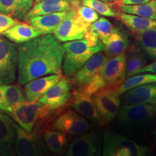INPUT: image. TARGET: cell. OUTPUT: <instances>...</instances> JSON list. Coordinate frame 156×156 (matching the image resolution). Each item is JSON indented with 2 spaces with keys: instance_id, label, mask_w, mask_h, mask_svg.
I'll use <instances>...</instances> for the list:
<instances>
[{
  "instance_id": "obj_11",
  "label": "cell",
  "mask_w": 156,
  "mask_h": 156,
  "mask_svg": "<svg viewBox=\"0 0 156 156\" xmlns=\"http://www.w3.org/2000/svg\"><path fill=\"white\" fill-rule=\"evenodd\" d=\"M53 129L73 136H79L90 129L88 121L78 113L69 110L62 113L52 123Z\"/></svg>"
},
{
  "instance_id": "obj_31",
  "label": "cell",
  "mask_w": 156,
  "mask_h": 156,
  "mask_svg": "<svg viewBox=\"0 0 156 156\" xmlns=\"http://www.w3.org/2000/svg\"><path fill=\"white\" fill-rule=\"evenodd\" d=\"M114 28L112 23L108 19L101 17L90 25L88 30L96 36L101 42H103L110 36Z\"/></svg>"
},
{
  "instance_id": "obj_7",
  "label": "cell",
  "mask_w": 156,
  "mask_h": 156,
  "mask_svg": "<svg viewBox=\"0 0 156 156\" xmlns=\"http://www.w3.org/2000/svg\"><path fill=\"white\" fill-rule=\"evenodd\" d=\"M17 65V48L8 39L0 36V85L14 83Z\"/></svg>"
},
{
  "instance_id": "obj_15",
  "label": "cell",
  "mask_w": 156,
  "mask_h": 156,
  "mask_svg": "<svg viewBox=\"0 0 156 156\" xmlns=\"http://www.w3.org/2000/svg\"><path fill=\"white\" fill-rule=\"evenodd\" d=\"M14 121L0 110V156H17Z\"/></svg>"
},
{
  "instance_id": "obj_28",
  "label": "cell",
  "mask_w": 156,
  "mask_h": 156,
  "mask_svg": "<svg viewBox=\"0 0 156 156\" xmlns=\"http://www.w3.org/2000/svg\"><path fill=\"white\" fill-rule=\"evenodd\" d=\"M0 90L2 93L7 105V111L6 112L26 101L25 93L19 85L11 84L0 85Z\"/></svg>"
},
{
  "instance_id": "obj_16",
  "label": "cell",
  "mask_w": 156,
  "mask_h": 156,
  "mask_svg": "<svg viewBox=\"0 0 156 156\" xmlns=\"http://www.w3.org/2000/svg\"><path fill=\"white\" fill-rule=\"evenodd\" d=\"M62 74L43 76L25 84L24 93L26 101H38L46 91L61 80Z\"/></svg>"
},
{
  "instance_id": "obj_8",
  "label": "cell",
  "mask_w": 156,
  "mask_h": 156,
  "mask_svg": "<svg viewBox=\"0 0 156 156\" xmlns=\"http://www.w3.org/2000/svg\"><path fill=\"white\" fill-rule=\"evenodd\" d=\"M17 156H44L46 146L38 132H28L14 122Z\"/></svg>"
},
{
  "instance_id": "obj_29",
  "label": "cell",
  "mask_w": 156,
  "mask_h": 156,
  "mask_svg": "<svg viewBox=\"0 0 156 156\" xmlns=\"http://www.w3.org/2000/svg\"><path fill=\"white\" fill-rule=\"evenodd\" d=\"M154 83H156V74H136L131 77H129L126 80H124L120 86H119L116 89V90L121 95L128 91L129 90L134 88V87L140 86V85Z\"/></svg>"
},
{
  "instance_id": "obj_14",
  "label": "cell",
  "mask_w": 156,
  "mask_h": 156,
  "mask_svg": "<svg viewBox=\"0 0 156 156\" xmlns=\"http://www.w3.org/2000/svg\"><path fill=\"white\" fill-rule=\"evenodd\" d=\"M110 58L105 52H98L93 55L84 65L73 75V83L80 90L85 87L91 80L100 72L107 60Z\"/></svg>"
},
{
  "instance_id": "obj_9",
  "label": "cell",
  "mask_w": 156,
  "mask_h": 156,
  "mask_svg": "<svg viewBox=\"0 0 156 156\" xmlns=\"http://www.w3.org/2000/svg\"><path fill=\"white\" fill-rule=\"evenodd\" d=\"M71 90V82L67 77H62L61 80L46 91L38 101L51 110L60 112L71 103L73 98Z\"/></svg>"
},
{
  "instance_id": "obj_33",
  "label": "cell",
  "mask_w": 156,
  "mask_h": 156,
  "mask_svg": "<svg viewBox=\"0 0 156 156\" xmlns=\"http://www.w3.org/2000/svg\"><path fill=\"white\" fill-rule=\"evenodd\" d=\"M105 87H106V83L101 76L99 75V74L98 73L85 87H83L80 90H78L81 91L82 93H85V94L92 96L97 92H98L99 90L105 88Z\"/></svg>"
},
{
  "instance_id": "obj_18",
  "label": "cell",
  "mask_w": 156,
  "mask_h": 156,
  "mask_svg": "<svg viewBox=\"0 0 156 156\" xmlns=\"http://www.w3.org/2000/svg\"><path fill=\"white\" fill-rule=\"evenodd\" d=\"M124 104L156 103V83L140 85L124 93Z\"/></svg>"
},
{
  "instance_id": "obj_21",
  "label": "cell",
  "mask_w": 156,
  "mask_h": 156,
  "mask_svg": "<svg viewBox=\"0 0 156 156\" xmlns=\"http://www.w3.org/2000/svg\"><path fill=\"white\" fill-rule=\"evenodd\" d=\"M7 39L16 44H24L41 36L42 34L33 25L27 23H18L2 34Z\"/></svg>"
},
{
  "instance_id": "obj_30",
  "label": "cell",
  "mask_w": 156,
  "mask_h": 156,
  "mask_svg": "<svg viewBox=\"0 0 156 156\" xmlns=\"http://www.w3.org/2000/svg\"><path fill=\"white\" fill-rule=\"evenodd\" d=\"M146 64L147 60L144 54L137 48H132L126 57V76L129 77L134 75L136 71L145 66Z\"/></svg>"
},
{
  "instance_id": "obj_37",
  "label": "cell",
  "mask_w": 156,
  "mask_h": 156,
  "mask_svg": "<svg viewBox=\"0 0 156 156\" xmlns=\"http://www.w3.org/2000/svg\"><path fill=\"white\" fill-rule=\"evenodd\" d=\"M151 0H119L115 2L114 5H136L147 3Z\"/></svg>"
},
{
  "instance_id": "obj_23",
  "label": "cell",
  "mask_w": 156,
  "mask_h": 156,
  "mask_svg": "<svg viewBox=\"0 0 156 156\" xmlns=\"http://www.w3.org/2000/svg\"><path fill=\"white\" fill-rule=\"evenodd\" d=\"M34 5V0H0V13L15 19H24Z\"/></svg>"
},
{
  "instance_id": "obj_2",
  "label": "cell",
  "mask_w": 156,
  "mask_h": 156,
  "mask_svg": "<svg viewBox=\"0 0 156 156\" xmlns=\"http://www.w3.org/2000/svg\"><path fill=\"white\" fill-rule=\"evenodd\" d=\"M62 45L64 54L62 69L67 77L73 76L91 56L103 51L102 42L89 30L83 39L66 42Z\"/></svg>"
},
{
  "instance_id": "obj_27",
  "label": "cell",
  "mask_w": 156,
  "mask_h": 156,
  "mask_svg": "<svg viewBox=\"0 0 156 156\" xmlns=\"http://www.w3.org/2000/svg\"><path fill=\"white\" fill-rule=\"evenodd\" d=\"M122 12L137 15L145 18L156 20V0H151L147 3L136 5H116Z\"/></svg>"
},
{
  "instance_id": "obj_34",
  "label": "cell",
  "mask_w": 156,
  "mask_h": 156,
  "mask_svg": "<svg viewBox=\"0 0 156 156\" xmlns=\"http://www.w3.org/2000/svg\"><path fill=\"white\" fill-rule=\"evenodd\" d=\"M76 14L83 22L90 25L99 18L98 14L92 8L81 5L76 9Z\"/></svg>"
},
{
  "instance_id": "obj_26",
  "label": "cell",
  "mask_w": 156,
  "mask_h": 156,
  "mask_svg": "<svg viewBox=\"0 0 156 156\" xmlns=\"http://www.w3.org/2000/svg\"><path fill=\"white\" fill-rule=\"evenodd\" d=\"M43 137L46 147H48L52 153L56 154H61L68 143L67 134L58 130H44L43 132Z\"/></svg>"
},
{
  "instance_id": "obj_19",
  "label": "cell",
  "mask_w": 156,
  "mask_h": 156,
  "mask_svg": "<svg viewBox=\"0 0 156 156\" xmlns=\"http://www.w3.org/2000/svg\"><path fill=\"white\" fill-rule=\"evenodd\" d=\"M69 12H58L48 15L32 17L27 20V21L35 28L40 31L42 35L51 34L64 17H66L68 15Z\"/></svg>"
},
{
  "instance_id": "obj_5",
  "label": "cell",
  "mask_w": 156,
  "mask_h": 156,
  "mask_svg": "<svg viewBox=\"0 0 156 156\" xmlns=\"http://www.w3.org/2000/svg\"><path fill=\"white\" fill-rule=\"evenodd\" d=\"M117 115L119 122L123 126L134 129L142 128L156 116V103L123 104Z\"/></svg>"
},
{
  "instance_id": "obj_10",
  "label": "cell",
  "mask_w": 156,
  "mask_h": 156,
  "mask_svg": "<svg viewBox=\"0 0 156 156\" xmlns=\"http://www.w3.org/2000/svg\"><path fill=\"white\" fill-rule=\"evenodd\" d=\"M90 25L83 22L76 14V9L69 12L60 23L53 34L60 42H69L80 40L85 37Z\"/></svg>"
},
{
  "instance_id": "obj_6",
  "label": "cell",
  "mask_w": 156,
  "mask_h": 156,
  "mask_svg": "<svg viewBox=\"0 0 156 156\" xmlns=\"http://www.w3.org/2000/svg\"><path fill=\"white\" fill-rule=\"evenodd\" d=\"M93 101L101 124H108L114 120L121 107L120 95L112 87H105L97 92L93 95Z\"/></svg>"
},
{
  "instance_id": "obj_25",
  "label": "cell",
  "mask_w": 156,
  "mask_h": 156,
  "mask_svg": "<svg viewBox=\"0 0 156 156\" xmlns=\"http://www.w3.org/2000/svg\"><path fill=\"white\" fill-rule=\"evenodd\" d=\"M134 38L142 51L152 59H156V28L134 33Z\"/></svg>"
},
{
  "instance_id": "obj_22",
  "label": "cell",
  "mask_w": 156,
  "mask_h": 156,
  "mask_svg": "<svg viewBox=\"0 0 156 156\" xmlns=\"http://www.w3.org/2000/svg\"><path fill=\"white\" fill-rule=\"evenodd\" d=\"M103 51L109 57L125 53L129 46L127 36L124 32L114 28L112 34L106 40L102 42Z\"/></svg>"
},
{
  "instance_id": "obj_40",
  "label": "cell",
  "mask_w": 156,
  "mask_h": 156,
  "mask_svg": "<svg viewBox=\"0 0 156 156\" xmlns=\"http://www.w3.org/2000/svg\"><path fill=\"white\" fill-rule=\"evenodd\" d=\"M101 1L104 2H106V3L111 4L112 2H115V0H101Z\"/></svg>"
},
{
  "instance_id": "obj_35",
  "label": "cell",
  "mask_w": 156,
  "mask_h": 156,
  "mask_svg": "<svg viewBox=\"0 0 156 156\" xmlns=\"http://www.w3.org/2000/svg\"><path fill=\"white\" fill-rule=\"evenodd\" d=\"M18 23L19 21L17 19L3 13H0V34H2L5 30H8Z\"/></svg>"
},
{
  "instance_id": "obj_41",
  "label": "cell",
  "mask_w": 156,
  "mask_h": 156,
  "mask_svg": "<svg viewBox=\"0 0 156 156\" xmlns=\"http://www.w3.org/2000/svg\"><path fill=\"white\" fill-rule=\"evenodd\" d=\"M155 135H156V126H155Z\"/></svg>"
},
{
  "instance_id": "obj_38",
  "label": "cell",
  "mask_w": 156,
  "mask_h": 156,
  "mask_svg": "<svg viewBox=\"0 0 156 156\" xmlns=\"http://www.w3.org/2000/svg\"><path fill=\"white\" fill-rule=\"evenodd\" d=\"M0 110L3 111V112H6L7 111V105L6 103L5 98L2 93V91L0 90Z\"/></svg>"
},
{
  "instance_id": "obj_3",
  "label": "cell",
  "mask_w": 156,
  "mask_h": 156,
  "mask_svg": "<svg viewBox=\"0 0 156 156\" xmlns=\"http://www.w3.org/2000/svg\"><path fill=\"white\" fill-rule=\"evenodd\" d=\"M15 123L28 132H38L58 112L48 108L39 101H25L6 112Z\"/></svg>"
},
{
  "instance_id": "obj_20",
  "label": "cell",
  "mask_w": 156,
  "mask_h": 156,
  "mask_svg": "<svg viewBox=\"0 0 156 156\" xmlns=\"http://www.w3.org/2000/svg\"><path fill=\"white\" fill-rule=\"evenodd\" d=\"M73 9L72 5L65 0H41L33 5L32 8L25 15L24 20H27L32 17L58 12H68Z\"/></svg>"
},
{
  "instance_id": "obj_1",
  "label": "cell",
  "mask_w": 156,
  "mask_h": 156,
  "mask_svg": "<svg viewBox=\"0 0 156 156\" xmlns=\"http://www.w3.org/2000/svg\"><path fill=\"white\" fill-rule=\"evenodd\" d=\"M64 49L51 34H45L17 47V77L23 85L36 78L61 74Z\"/></svg>"
},
{
  "instance_id": "obj_17",
  "label": "cell",
  "mask_w": 156,
  "mask_h": 156,
  "mask_svg": "<svg viewBox=\"0 0 156 156\" xmlns=\"http://www.w3.org/2000/svg\"><path fill=\"white\" fill-rule=\"evenodd\" d=\"M70 104L86 119L93 123L100 122L98 114L92 96L85 94L78 90H75L73 93Z\"/></svg>"
},
{
  "instance_id": "obj_36",
  "label": "cell",
  "mask_w": 156,
  "mask_h": 156,
  "mask_svg": "<svg viewBox=\"0 0 156 156\" xmlns=\"http://www.w3.org/2000/svg\"><path fill=\"white\" fill-rule=\"evenodd\" d=\"M141 73H153L156 74V59L154 61L153 63L147 64V65L144 66L143 67L140 68L138 69L135 73L136 74H141Z\"/></svg>"
},
{
  "instance_id": "obj_13",
  "label": "cell",
  "mask_w": 156,
  "mask_h": 156,
  "mask_svg": "<svg viewBox=\"0 0 156 156\" xmlns=\"http://www.w3.org/2000/svg\"><path fill=\"white\" fill-rule=\"evenodd\" d=\"M66 156H101V136L97 131L83 134L70 144Z\"/></svg>"
},
{
  "instance_id": "obj_42",
  "label": "cell",
  "mask_w": 156,
  "mask_h": 156,
  "mask_svg": "<svg viewBox=\"0 0 156 156\" xmlns=\"http://www.w3.org/2000/svg\"><path fill=\"white\" fill-rule=\"evenodd\" d=\"M116 1H119V0H115V2H116Z\"/></svg>"
},
{
  "instance_id": "obj_4",
  "label": "cell",
  "mask_w": 156,
  "mask_h": 156,
  "mask_svg": "<svg viewBox=\"0 0 156 156\" xmlns=\"http://www.w3.org/2000/svg\"><path fill=\"white\" fill-rule=\"evenodd\" d=\"M149 148L114 132L103 134L102 156H147Z\"/></svg>"
},
{
  "instance_id": "obj_24",
  "label": "cell",
  "mask_w": 156,
  "mask_h": 156,
  "mask_svg": "<svg viewBox=\"0 0 156 156\" xmlns=\"http://www.w3.org/2000/svg\"><path fill=\"white\" fill-rule=\"evenodd\" d=\"M116 17L133 33L156 28V20L152 19L127 14L119 11L116 12Z\"/></svg>"
},
{
  "instance_id": "obj_12",
  "label": "cell",
  "mask_w": 156,
  "mask_h": 156,
  "mask_svg": "<svg viewBox=\"0 0 156 156\" xmlns=\"http://www.w3.org/2000/svg\"><path fill=\"white\" fill-rule=\"evenodd\" d=\"M126 54L123 53L109 58L98 74L106 87L116 89L125 80Z\"/></svg>"
},
{
  "instance_id": "obj_39",
  "label": "cell",
  "mask_w": 156,
  "mask_h": 156,
  "mask_svg": "<svg viewBox=\"0 0 156 156\" xmlns=\"http://www.w3.org/2000/svg\"><path fill=\"white\" fill-rule=\"evenodd\" d=\"M34 1L38 2L41 1V0H34ZM65 1L68 2L72 5V7L75 9H77L82 5V0H65Z\"/></svg>"
},
{
  "instance_id": "obj_32",
  "label": "cell",
  "mask_w": 156,
  "mask_h": 156,
  "mask_svg": "<svg viewBox=\"0 0 156 156\" xmlns=\"http://www.w3.org/2000/svg\"><path fill=\"white\" fill-rule=\"evenodd\" d=\"M82 5L90 7L98 14L103 16L115 17L116 16L117 11L110 7V4L101 0H82Z\"/></svg>"
}]
</instances>
